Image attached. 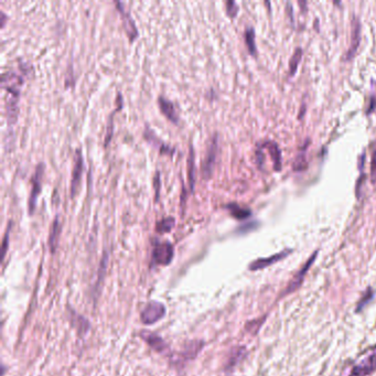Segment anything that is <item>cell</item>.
Wrapping results in <instances>:
<instances>
[{"label":"cell","mask_w":376,"mask_h":376,"mask_svg":"<svg viewBox=\"0 0 376 376\" xmlns=\"http://www.w3.org/2000/svg\"><path fill=\"white\" fill-rule=\"evenodd\" d=\"M174 255V246L169 242L157 243L152 251V262L157 265L166 266L170 264Z\"/></svg>","instance_id":"1"},{"label":"cell","mask_w":376,"mask_h":376,"mask_svg":"<svg viewBox=\"0 0 376 376\" xmlns=\"http://www.w3.org/2000/svg\"><path fill=\"white\" fill-rule=\"evenodd\" d=\"M166 315V308L160 302H150L143 310L140 318L145 324H153L161 320Z\"/></svg>","instance_id":"2"},{"label":"cell","mask_w":376,"mask_h":376,"mask_svg":"<svg viewBox=\"0 0 376 376\" xmlns=\"http://www.w3.org/2000/svg\"><path fill=\"white\" fill-rule=\"evenodd\" d=\"M217 148H219V143H217V136L215 135L211 140L210 147L209 149H207L204 162L202 164V174L203 175H204L205 179H209L213 172V168H214L215 161H216Z\"/></svg>","instance_id":"3"},{"label":"cell","mask_w":376,"mask_h":376,"mask_svg":"<svg viewBox=\"0 0 376 376\" xmlns=\"http://www.w3.org/2000/svg\"><path fill=\"white\" fill-rule=\"evenodd\" d=\"M361 42V22L359 18L353 17L351 21V42L350 47H348L346 58L347 60H351V58L355 56L357 49L360 47Z\"/></svg>","instance_id":"4"},{"label":"cell","mask_w":376,"mask_h":376,"mask_svg":"<svg viewBox=\"0 0 376 376\" xmlns=\"http://www.w3.org/2000/svg\"><path fill=\"white\" fill-rule=\"evenodd\" d=\"M43 165H39L37 170H35V174L33 175V180H32V190H31V194L29 197V213L32 214L35 205H37V200L38 197L40 194V191H41V181H42V175H43Z\"/></svg>","instance_id":"5"},{"label":"cell","mask_w":376,"mask_h":376,"mask_svg":"<svg viewBox=\"0 0 376 376\" xmlns=\"http://www.w3.org/2000/svg\"><path fill=\"white\" fill-rule=\"evenodd\" d=\"M376 369V348L372 354H370L365 360L357 364L348 376H369Z\"/></svg>","instance_id":"6"},{"label":"cell","mask_w":376,"mask_h":376,"mask_svg":"<svg viewBox=\"0 0 376 376\" xmlns=\"http://www.w3.org/2000/svg\"><path fill=\"white\" fill-rule=\"evenodd\" d=\"M83 158H82V153H81L80 150L76 151L75 155V162H74V168L73 171H72V180H71V194L72 197H74L76 194V191H78V188L81 183V178H82V174H83Z\"/></svg>","instance_id":"7"},{"label":"cell","mask_w":376,"mask_h":376,"mask_svg":"<svg viewBox=\"0 0 376 376\" xmlns=\"http://www.w3.org/2000/svg\"><path fill=\"white\" fill-rule=\"evenodd\" d=\"M116 4H117V7H118V10L120 12L121 17H123L124 27H125V29H126V32H127V34H128L130 41H134V40L137 38V35H138L137 28H136V26L134 24L133 19H131L130 16L125 10V8L123 7V4H121L120 2H116Z\"/></svg>","instance_id":"8"},{"label":"cell","mask_w":376,"mask_h":376,"mask_svg":"<svg viewBox=\"0 0 376 376\" xmlns=\"http://www.w3.org/2000/svg\"><path fill=\"white\" fill-rule=\"evenodd\" d=\"M287 251L285 252H282L279 254H276V255H273L270 257H267V258H260V260H257L254 262H252V264L250 265V269L251 270H258V269H262L265 268V267H268L270 265L275 264V262L279 261L280 260H283L284 257H286L288 255Z\"/></svg>","instance_id":"9"},{"label":"cell","mask_w":376,"mask_h":376,"mask_svg":"<svg viewBox=\"0 0 376 376\" xmlns=\"http://www.w3.org/2000/svg\"><path fill=\"white\" fill-rule=\"evenodd\" d=\"M143 339L147 342V344L157 352H164L168 348L167 343L157 334L151 332H144L142 334Z\"/></svg>","instance_id":"10"},{"label":"cell","mask_w":376,"mask_h":376,"mask_svg":"<svg viewBox=\"0 0 376 376\" xmlns=\"http://www.w3.org/2000/svg\"><path fill=\"white\" fill-rule=\"evenodd\" d=\"M158 103H159V107L161 112L164 113V115L167 117V118L175 125L178 124L179 118H178V115H176L174 104H172L170 101H168V99H166L165 97H159Z\"/></svg>","instance_id":"11"},{"label":"cell","mask_w":376,"mask_h":376,"mask_svg":"<svg viewBox=\"0 0 376 376\" xmlns=\"http://www.w3.org/2000/svg\"><path fill=\"white\" fill-rule=\"evenodd\" d=\"M316 257H317V253H315L314 255H312V256L309 258V260H308L306 266H303L302 268H301V270L299 271V273H298L296 276H294L293 279H292V282L290 283V285H289L288 291H292V290H294V289H296V288H298L299 286H300V284L302 283L303 278H305V275L307 274L308 269L310 268V266L312 265V262L315 261Z\"/></svg>","instance_id":"12"},{"label":"cell","mask_w":376,"mask_h":376,"mask_svg":"<svg viewBox=\"0 0 376 376\" xmlns=\"http://www.w3.org/2000/svg\"><path fill=\"white\" fill-rule=\"evenodd\" d=\"M262 146L267 148V150L269 151L271 159H273L275 170L282 169V153H280L277 144L274 142H266Z\"/></svg>","instance_id":"13"},{"label":"cell","mask_w":376,"mask_h":376,"mask_svg":"<svg viewBox=\"0 0 376 376\" xmlns=\"http://www.w3.org/2000/svg\"><path fill=\"white\" fill-rule=\"evenodd\" d=\"M203 346H204V343L201 341L190 342L187 346V347H185V350L182 352V354H181V359L185 362H187L188 360L193 359V357L201 351Z\"/></svg>","instance_id":"14"},{"label":"cell","mask_w":376,"mask_h":376,"mask_svg":"<svg viewBox=\"0 0 376 376\" xmlns=\"http://www.w3.org/2000/svg\"><path fill=\"white\" fill-rule=\"evenodd\" d=\"M60 230H61L60 222H58V217H56V220H54V222L52 223L51 232H50V237H49V246L52 253L56 252L57 250L58 236H60Z\"/></svg>","instance_id":"15"},{"label":"cell","mask_w":376,"mask_h":376,"mask_svg":"<svg viewBox=\"0 0 376 376\" xmlns=\"http://www.w3.org/2000/svg\"><path fill=\"white\" fill-rule=\"evenodd\" d=\"M226 207H228L232 216H234L235 219L237 220H245L247 219V217H250L252 214L250 210L246 209V207H243L241 205L236 204V203H230V204L226 205Z\"/></svg>","instance_id":"16"},{"label":"cell","mask_w":376,"mask_h":376,"mask_svg":"<svg viewBox=\"0 0 376 376\" xmlns=\"http://www.w3.org/2000/svg\"><path fill=\"white\" fill-rule=\"evenodd\" d=\"M188 180L190 189L193 191L194 183H196V162H194V150L192 147L190 148V155L188 159Z\"/></svg>","instance_id":"17"},{"label":"cell","mask_w":376,"mask_h":376,"mask_svg":"<svg viewBox=\"0 0 376 376\" xmlns=\"http://www.w3.org/2000/svg\"><path fill=\"white\" fill-rule=\"evenodd\" d=\"M301 58H302V50L300 48H298L296 51L293 52L292 57L290 58V62H289V73H290V75H293L294 73H296L299 63H300L301 61Z\"/></svg>","instance_id":"18"},{"label":"cell","mask_w":376,"mask_h":376,"mask_svg":"<svg viewBox=\"0 0 376 376\" xmlns=\"http://www.w3.org/2000/svg\"><path fill=\"white\" fill-rule=\"evenodd\" d=\"M72 316H73V319H72V321H73V323L76 325V328H78L79 332L81 334H85L86 332H87V330L89 329L88 321L85 320L83 317L78 316L75 314H73Z\"/></svg>","instance_id":"19"},{"label":"cell","mask_w":376,"mask_h":376,"mask_svg":"<svg viewBox=\"0 0 376 376\" xmlns=\"http://www.w3.org/2000/svg\"><path fill=\"white\" fill-rule=\"evenodd\" d=\"M174 226V219H172V217H168V219H164L162 221L158 222L156 230L157 232L159 233H167V232H170Z\"/></svg>","instance_id":"20"},{"label":"cell","mask_w":376,"mask_h":376,"mask_svg":"<svg viewBox=\"0 0 376 376\" xmlns=\"http://www.w3.org/2000/svg\"><path fill=\"white\" fill-rule=\"evenodd\" d=\"M245 41L251 54L256 53V43H255V32L252 28H248L245 31Z\"/></svg>","instance_id":"21"},{"label":"cell","mask_w":376,"mask_h":376,"mask_svg":"<svg viewBox=\"0 0 376 376\" xmlns=\"http://www.w3.org/2000/svg\"><path fill=\"white\" fill-rule=\"evenodd\" d=\"M226 9H228L229 16L232 17V18H234L235 16H236L237 12H238L237 4L235 3L234 1H228V2H226Z\"/></svg>","instance_id":"22"},{"label":"cell","mask_w":376,"mask_h":376,"mask_svg":"<svg viewBox=\"0 0 376 376\" xmlns=\"http://www.w3.org/2000/svg\"><path fill=\"white\" fill-rule=\"evenodd\" d=\"M371 174H372L373 181L376 180V146L374 147L372 155V164H371Z\"/></svg>","instance_id":"23"},{"label":"cell","mask_w":376,"mask_h":376,"mask_svg":"<svg viewBox=\"0 0 376 376\" xmlns=\"http://www.w3.org/2000/svg\"><path fill=\"white\" fill-rule=\"evenodd\" d=\"M10 226H11V224L8 226V229H7V232H6V235H4V238H3V244H2V254H3V256L6 255V252H7V247H8V241H9V233H10Z\"/></svg>","instance_id":"24"}]
</instances>
